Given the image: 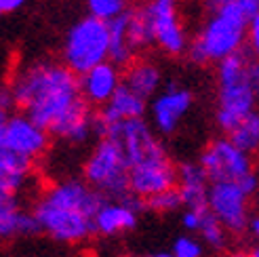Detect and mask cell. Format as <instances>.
<instances>
[{
	"label": "cell",
	"instance_id": "d590c367",
	"mask_svg": "<svg viewBox=\"0 0 259 257\" xmlns=\"http://www.w3.org/2000/svg\"><path fill=\"white\" fill-rule=\"evenodd\" d=\"M148 257H173V253H152Z\"/></svg>",
	"mask_w": 259,
	"mask_h": 257
},
{
	"label": "cell",
	"instance_id": "7a4b0ae2",
	"mask_svg": "<svg viewBox=\"0 0 259 257\" xmlns=\"http://www.w3.org/2000/svg\"><path fill=\"white\" fill-rule=\"evenodd\" d=\"M249 32V17L238 3H230L213 11L202 30L188 47L190 61L206 66L209 61H222L244 49Z\"/></svg>",
	"mask_w": 259,
	"mask_h": 257
},
{
	"label": "cell",
	"instance_id": "f1b7e54d",
	"mask_svg": "<svg viewBox=\"0 0 259 257\" xmlns=\"http://www.w3.org/2000/svg\"><path fill=\"white\" fill-rule=\"evenodd\" d=\"M247 42L249 51L259 59V13L249 19V32H247Z\"/></svg>",
	"mask_w": 259,
	"mask_h": 257
},
{
	"label": "cell",
	"instance_id": "7c38bea8",
	"mask_svg": "<svg viewBox=\"0 0 259 257\" xmlns=\"http://www.w3.org/2000/svg\"><path fill=\"white\" fill-rule=\"evenodd\" d=\"M128 188H131V194L144 200L171 188H177V166L171 162V158H160L131 166Z\"/></svg>",
	"mask_w": 259,
	"mask_h": 257
},
{
	"label": "cell",
	"instance_id": "d6986e66",
	"mask_svg": "<svg viewBox=\"0 0 259 257\" xmlns=\"http://www.w3.org/2000/svg\"><path fill=\"white\" fill-rule=\"evenodd\" d=\"M34 232H40V226H38L34 213L21 211L15 198L0 194V238H13Z\"/></svg>",
	"mask_w": 259,
	"mask_h": 257
},
{
	"label": "cell",
	"instance_id": "8d00e7d4",
	"mask_svg": "<svg viewBox=\"0 0 259 257\" xmlns=\"http://www.w3.org/2000/svg\"><path fill=\"white\" fill-rule=\"evenodd\" d=\"M249 257H259V245L251 249V253H249Z\"/></svg>",
	"mask_w": 259,
	"mask_h": 257
},
{
	"label": "cell",
	"instance_id": "7402d4cb",
	"mask_svg": "<svg viewBox=\"0 0 259 257\" xmlns=\"http://www.w3.org/2000/svg\"><path fill=\"white\" fill-rule=\"evenodd\" d=\"M228 139L247 154H255L259 150V114L251 112L234 131L228 135Z\"/></svg>",
	"mask_w": 259,
	"mask_h": 257
},
{
	"label": "cell",
	"instance_id": "e0dca14e",
	"mask_svg": "<svg viewBox=\"0 0 259 257\" xmlns=\"http://www.w3.org/2000/svg\"><path fill=\"white\" fill-rule=\"evenodd\" d=\"M34 162L17 156L15 152L0 148V194L15 198L30 182Z\"/></svg>",
	"mask_w": 259,
	"mask_h": 257
},
{
	"label": "cell",
	"instance_id": "9a60e30c",
	"mask_svg": "<svg viewBox=\"0 0 259 257\" xmlns=\"http://www.w3.org/2000/svg\"><path fill=\"white\" fill-rule=\"evenodd\" d=\"M177 190L190 211H209L211 182L198 162H184L177 166Z\"/></svg>",
	"mask_w": 259,
	"mask_h": 257
},
{
	"label": "cell",
	"instance_id": "f35d334b",
	"mask_svg": "<svg viewBox=\"0 0 259 257\" xmlns=\"http://www.w3.org/2000/svg\"><path fill=\"white\" fill-rule=\"evenodd\" d=\"M5 15V0H0V17Z\"/></svg>",
	"mask_w": 259,
	"mask_h": 257
},
{
	"label": "cell",
	"instance_id": "9c48e42d",
	"mask_svg": "<svg viewBox=\"0 0 259 257\" xmlns=\"http://www.w3.org/2000/svg\"><path fill=\"white\" fill-rule=\"evenodd\" d=\"M146 11L154 25V40L166 55L188 53L186 28L179 19L177 0H146Z\"/></svg>",
	"mask_w": 259,
	"mask_h": 257
},
{
	"label": "cell",
	"instance_id": "2e32d148",
	"mask_svg": "<svg viewBox=\"0 0 259 257\" xmlns=\"http://www.w3.org/2000/svg\"><path fill=\"white\" fill-rule=\"evenodd\" d=\"M137 215L139 213L124 200H106L93 220L95 234L116 236V234L128 232V230H133L137 226Z\"/></svg>",
	"mask_w": 259,
	"mask_h": 257
},
{
	"label": "cell",
	"instance_id": "52a82bcc",
	"mask_svg": "<svg viewBox=\"0 0 259 257\" xmlns=\"http://www.w3.org/2000/svg\"><path fill=\"white\" fill-rule=\"evenodd\" d=\"M211 184H238L244 175L253 173L251 154L236 148L228 137H217L206 146L198 158Z\"/></svg>",
	"mask_w": 259,
	"mask_h": 257
},
{
	"label": "cell",
	"instance_id": "ffe728a7",
	"mask_svg": "<svg viewBox=\"0 0 259 257\" xmlns=\"http://www.w3.org/2000/svg\"><path fill=\"white\" fill-rule=\"evenodd\" d=\"M126 21H128V11L110 21V61L118 68H128L137 55L131 42H128Z\"/></svg>",
	"mask_w": 259,
	"mask_h": 257
},
{
	"label": "cell",
	"instance_id": "484cf974",
	"mask_svg": "<svg viewBox=\"0 0 259 257\" xmlns=\"http://www.w3.org/2000/svg\"><path fill=\"white\" fill-rule=\"evenodd\" d=\"M173 257H202V245L192 236H179L173 242Z\"/></svg>",
	"mask_w": 259,
	"mask_h": 257
},
{
	"label": "cell",
	"instance_id": "277c9868",
	"mask_svg": "<svg viewBox=\"0 0 259 257\" xmlns=\"http://www.w3.org/2000/svg\"><path fill=\"white\" fill-rule=\"evenodd\" d=\"M103 61H110V23L87 15L76 21L63 38L61 63L82 76Z\"/></svg>",
	"mask_w": 259,
	"mask_h": 257
},
{
	"label": "cell",
	"instance_id": "5bb4252c",
	"mask_svg": "<svg viewBox=\"0 0 259 257\" xmlns=\"http://www.w3.org/2000/svg\"><path fill=\"white\" fill-rule=\"evenodd\" d=\"M80 95L91 108H103L122 84V72L112 61H103L87 74L78 76Z\"/></svg>",
	"mask_w": 259,
	"mask_h": 257
},
{
	"label": "cell",
	"instance_id": "cb8c5ba5",
	"mask_svg": "<svg viewBox=\"0 0 259 257\" xmlns=\"http://www.w3.org/2000/svg\"><path fill=\"white\" fill-rule=\"evenodd\" d=\"M87 9H89V15L110 23L112 19L126 13L131 7H128L126 0H87Z\"/></svg>",
	"mask_w": 259,
	"mask_h": 257
},
{
	"label": "cell",
	"instance_id": "836d02e7",
	"mask_svg": "<svg viewBox=\"0 0 259 257\" xmlns=\"http://www.w3.org/2000/svg\"><path fill=\"white\" fill-rule=\"evenodd\" d=\"M204 3H206V7H209V11L213 13V11L222 9V7L230 5V3H236V0H204Z\"/></svg>",
	"mask_w": 259,
	"mask_h": 257
},
{
	"label": "cell",
	"instance_id": "4fadbf2b",
	"mask_svg": "<svg viewBox=\"0 0 259 257\" xmlns=\"http://www.w3.org/2000/svg\"><path fill=\"white\" fill-rule=\"evenodd\" d=\"M192 101H194V95L188 89H181L175 82H171L162 93H158L152 99L150 112H152L154 126H156L160 133L171 135L179 126L181 118H184L188 110L192 108Z\"/></svg>",
	"mask_w": 259,
	"mask_h": 257
},
{
	"label": "cell",
	"instance_id": "d6a6232c",
	"mask_svg": "<svg viewBox=\"0 0 259 257\" xmlns=\"http://www.w3.org/2000/svg\"><path fill=\"white\" fill-rule=\"evenodd\" d=\"M28 0H5V13H13V11H17L21 9Z\"/></svg>",
	"mask_w": 259,
	"mask_h": 257
},
{
	"label": "cell",
	"instance_id": "44dd1931",
	"mask_svg": "<svg viewBox=\"0 0 259 257\" xmlns=\"http://www.w3.org/2000/svg\"><path fill=\"white\" fill-rule=\"evenodd\" d=\"M126 36L128 42L135 49V53L148 49L150 45H156L154 40V25L146 11V5L128 9V21H126Z\"/></svg>",
	"mask_w": 259,
	"mask_h": 257
},
{
	"label": "cell",
	"instance_id": "ac0fdd59",
	"mask_svg": "<svg viewBox=\"0 0 259 257\" xmlns=\"http://www.w3.org/2000/svg\"><path fill=\"white\" fill-rule=\"evenodd\" d=\"M162 82V74L156 63L148 59H135L131 66L122 72V84H126L139 97L150 99L158 95V89Z\"/></svg>",
	"mask_w": 259,
	"mask_h": 257
},
{
	"label": "cell",
	"instance_id": "603a6c76",
	"mask_svg": "<svg viewBox=\"0 0 259 257\" xmlns=\"http://www.w3.org/2000/svg\"><path fill=\"white\" fill-rule=\"evenodd\" d=\"M198 234L202 236L204 245H209L215 251H222L228 245V230L222 226V222H219L211 211H206L204 220H202V226L198 230Z\"/></svg>",
	"mask_w": 259,
	"mask_h": 257
},
{
	"label": "cell",
	"instance_id": "5b68a950",
	"mask_svg": "<svg viewBox=\"0 0 259 257\" xmlns=\"http://www.w3.org/2000/svg\"><path fill=\"white\" fill-rule=\"evenodd\" d=\"M128 160L124 150L114 139H99L84 162V182L106 198L122 200L131 194L128 188Z\"/></svg>",
	"mask_w": 259,
	"mask_h": 257
},
{
	"label": "cell",
	"instance_id": "83f0119b",
	"mask_svg": "<svg viewBox=\"0 0 259 257\" xmlns=\"http://www.w3.org/2000/svg\"><path fill=\"white\" fill-rule=\"evenodd\" d=\"M204 215H206V211H190V209H186L184 215H181V224H184V228L190 230V232H198L200 226H202Z\"/></svg>",
	"mask_w": 259,
	"mask_h": 257
},
{
	"label": "cell",
	"instance_id": "8992f818",
	"mask_svg": "<svg viewBox=\"0 0 259 257\" xmlns=\"http://www.w3.org/2000/svg\"><path fill=\"white\" fill-rule=\"evenodd\" d=\"M34 217L38 220L42 232H47L53 240L59 242H82L91 234H95L93 217H89L82 211H76L70 207H59V204H51L45 198H40L34 207Z\"/></svg>",
	"mask_w": 259,
	"mask_h": 257
},
{
	"label": "cell",
	"instance_id": "f546056e",
	"mask_svg": "<svg viewBox=\"0 0 259 257\" xmlns=\"http://www.w3.org/2000/svg\"><path fill=\"white\" fill-rule=\"evenodd\" d=\"M238 188H240L247 196L257 194V192H259V179H257L255 171H253V173H249V175H244V177L240 179V182H238Z\"/></svg>",
	"mask_w": 259,
	"mask_h": 257
},
{
	"label": "cell",
	"instance_id": "d4e9b609",
	"mask_svg": "<svg viewBox=\"0 0 259 257\" xmlns=\"http://www.w3.org/2000/svg\"><path fill=\"white\" fill-rule=\"evenodd\" d=\"M179 207H184V200H181V194H179L177 188L160 192V194L146 200V209H150L154 213H173Z\"/></svg>",
	"mask_w": 259,
	"mask_h": 257
},
{
	"label": "cell",
	"instance_id": "74e56055",
	"mask_svg": "<svg viewBox=\"0 0 259 257\" xmlns=\"http://www.w3.org/2000/svg\"><path fill=\"white\" fill-rule=\"evenodd\" d=\"M228 257H249V253H230Z\"/></svg>",
	"mask_w": 259,
	"mask_h": 257
},
{
	"label": "cell",
	"instance_id": "30bf717a",
	"mask_svg": "<svg viewBox=\"0 0 259 257\" xmlns=\"http://www.w3.org/2000/svg\"><path fill=\"white\" fill-rule=\"evenodd\" d=\"M209 211L222 222L230 234H242L251 226L249 196L238 188V184H211Z\"/></svg>",
	"mask_w": 259,
	"mask_h": 257
},
{
	"label": "cell",
	"instance_id": "1f68e13d",
	"mask_svg": "<svg viewBox=\"0 0 259 257\" xmlns=\"http://www.w3.org/2000/svg\"><path fill=\"white\" fill-rule=\"evenodd\" d=\"M236 3L240 5V9L247 13V17H255L259 13V0H236Z\"/></svg>",
	"mask_w": 259,
	"mask_h": 257
},
{
	"label": "cell",
	"instance_id": "4dcf8cb0",
	"mask_svg": "<svg viewBox=\"0 0 259 257\" xmlns=\"http://www.w3.org/2000/svg\"><path fill=\"white\" fill-rule=\"evenodd\" d=\"M247 76H249V84H251V89H253V93L259 97V59H257L255 55H251Z\"/></svg>",
	"mask_w": 259,
	"mask_h": 257
},
{
	"label": "cell",
	"instance_id": "e575fe53",
	"mask_svg": "<svg viewBox=\"0 0 259 257\" xmlns=\"http://www.w3.org/2000/svg\"><path fill=\"white\" fill-rule=\"evenodd\" d=\"M249 230L253 232V236L259 240V215H257V217H253V220H251V226H249Z\"/></svg>",
	"mask_w": 259,
	"mask_h": 257
},
{
	"label": "cell",
	"instance_id": "8fae6325",
	"mask_svg": "<svg viewBox=\"0 0 259 257\" xmlns=\"http://www.w3.org/2000/svg\"><path fill=\"white\" fill-rule=\"evenodd\" d=\"M49 141H51V135L40 124H36L28 114L23 112L11 114V118L7 122L5 139H3V148L34 162L38 156H42L47 152Z\"/></svg>",
	"mask_w": 259,
	"mask_h": 257
},
{
	"label": "cell",
	"instance_id": "6da1fadb",
	"mask_svg": "<svg viewBox=\"0 0 259 257\" xmlns=\"http://www.w3.org/2000/svg\"><path fill=\"white\" fill-rule=\"evenodd\" d=\"M9 91L23 114L51 131L80 104V80L68 66L53 59H40L21 68Z\"/></svg>",
	"mask_w": 259,
	"mask_h": 257
},
{
	"label": "cell",
	"instance_id": "4316f807",
	"mask_svg": "<svg viewBox=\"0 0 259 257\" xmlns=\"http://www.w3.org/2000/svg\"><path fill=\"white\" fill-rule=\"evenodd\" d=\"M15 106L13 95L9 89H0V148H3V139H5V131H7V122L11 118V108Z\"/></svg>",
	"mask_w": 259,
	"mask_h": 257
},
{
	"label": "cell",
	"instance_id": "3957f363",
	"mask_svg": "<svg viewBox=\"0 0 259 257\" xmlns=\"http://www.w3.org/2000/svg\"><path fill=\"white\" fill-rule=\"evenodd\" d=\"M251 51L242 49L238 53L230 55L219 61L217 66V82H219V93H217V126L226 133V137L234 131V128L255 112V99L257 95L249 84V61H251Z\"/></svg>",
	"mask_w": 259,
	"mask_h": 257
},
{
	"label": "cell",
	"instance_id": "ba28073f",
	"mask_svg": "<svg viewBox=\"0 0 259 257\" xmlns=\"http://www.w3.org/2000/svg\"><path fill=\"white\" fill-rule=\"evenodd\" d=\"M103 139H114L118 141L124 150V156L128 160V166H137L144 162L169 158L164 152V146L158 141V137L154 135L150 124L144 118L137 120H126L120 122L112 128V133Z\"/></svg>",
	"mask_w": 259,
	"mask_h": 257
}]
</instances>
